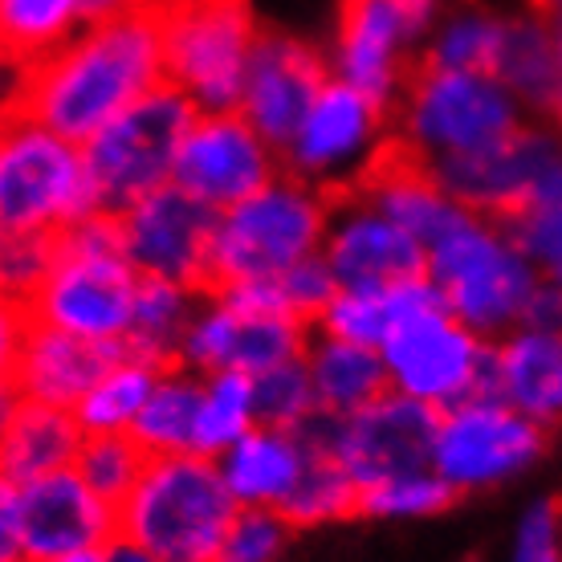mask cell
<instances>
[{"label": "cell", "mask_w": 562, "mask_h": 562, "mask_svg": "<svg viewBox=\"0 0 562 562\" xmlns=\"http://www.w3.org/2000/svg\"><path fill=\"white\" fill-rule=\"evenodd\" d=\"M164 82L159 13L135 9L106 21H86L57 54L21 78L16 106L49 131L86 143L114 114H123Z\"/></svg>", "instance_id": "obj_1"}, {"label": "cell", "mask_w": 562, "mask_h": 562, "mask_svg": "<svg viewBox=\"0 0 562 562\" xmlns=\"http://www.w3.org/2000/svg\"><path fill=\"white\" fill-rule=\"evenodd\" d=\"M424 278L464 326L490 342L530 323L547 290L542 269L521 249L514 225L473 209H461L440 237L424 245Z\"/></svg>", "instance_id": "obj_2"}, {"label": "cell", "mask_w": 562, "mask_h": 562, "mask_svg": "<svg viewBox=\"0 0 562 562\" xmlns=\"http://www.w3.org/2000/svg\"><path fill=\"white\" fill-rule=\"evenodd\" d=\"M392 123L395 151L428 171H440L509 139L530 123V111L497 74L440 70L420 61V70L395 99Z\"/></svg>", "instance_id": "obj_3"}, {"label": "cell", "mask_w": 562, "mask_h": 562, "mask_svg": "<svg viewBox=\"0 0 562 562\" xmlns=\"http://www.w3.org/2000/svg\"><path fill=\"white\" fill-rule=\"evenodd\" d=\"M139 285L143 273L131 266L114 216L94 212L54 240V261L25 310L33 323L123 351Z\"/></svg>", "instance_id": "obj_4"}, {"label": "cell", "mask_w": 562, "mask_h": 562, "mask_svg": "<svg viewBox=\"0 0 562 562\" xmlns=\"http://www.w3.org/2000/svg\"><path fill=\"white\" fill-rule=\"evenodd\" d=\"M237 509L212 457H147L135 490L119 502V535L159 562H221Z\"/></svg>", "instance_id": "obj_5"}, {"label": "cell", "mask_w": 562, "mask_h": 562, "mask_svg": "<svg viewBox=\"0 0 562 562\" xmlns=\"http://www.w3.org/2000/svg\"><path fill=\"white\" fill-rule=\"evenodd\" d=\"M330 204L335 196L318 192L314 183L278 171L254 196L216 212L209 285L237 290L254 281H273L285 269L318 257Z\"/></svg>", "instance_id": "obj_6"}, {"label": "cell", "mask_w": 562, "mask_h": 562, "mask_svg": "<svg viewBox=\"0 0 562 562\" xmlns=\"http://www.w3.org/2000/svg\"><path fill=\"white\" fill-rule=\"evenodd\" d=\"M82 143L37 123L21 106L0 111V233L57 240L94 216Z\"/></svg>", "instance_id": "obj_7"}, {"label": "cell", "mask_w": 562, "mask_h": 562, "mask_svg": "<svg viewBox=\"0 0 562 562\" xmlns=\"http://www.w3.org/2000/svg\"><path fill=\"white\" fill-rule=\"evenodd\" d=\"M164 82L196 111H237L240 86L266 29L249 0H159Z\"/></svg>", "instance_id": "obj_8"}, {"label": "cell", "mask_w": 562, "mask_h": 562, "mask_svg": "<svg viewBox=\"0 0 562 562\" xmlns=\"http://www.w3.org/2000/svg\"><path fill=\"white\" fill-rule=\"evenodd\" d=\"M387 392L445 412L490 383V338L464 326L440 297L432 281L380 338Z\"/></svg>", "instance_id": "obj_9"}, {"label": "cell", "mask_w": 562, "mask_h": 562, "mask_svg": "<svg viewBox=\"0 0 562 562\" xmlns=\"http://www.w3.org/2000/svg\"><path fill=\"white\" fill-rule=\"evenodd\" d=\"M392 151V106L338 78H326L281 147V171L314 183L326 196H347L359 192Z\"/></svg>", "instance_id": "obj_10"}, {"label": "cell", "mask_w": 562, "mask_h": 562, "mask_svg": "<svg viewBox=\"0 0 562 562\" xmlns=\"http://www.w3.org/2000/svg\"><path fill=\"white\" fill-rule=\"evenodd\" d=\"M192 119L196 106L171 86H159L123 114H114L102 131H94L82 143V155L99 212L119 216L135 200L168 188L183 131L192 127Z\"/></svg>", "instance_id": "obj_11"}, {"label": "cell", "mask_w": 562, "mask_h": 562, "mask_svg": "<svg viewBox=\"0 0 562 562\" xmlns=\"http://www.w3.org/2000/svg\"><path fill=\"white\" fill-rule=\"evenodd\" d=\"M547 452V428L509 408L493 392H477L436 412L432 469L457 497L506 490L521 481Z\"/></svg>", "instance_id": "obj_12"}, {"label": "cell", "mask_w": 562, "mask_h": 562, "mask_svg": "<svg viewBox=\"0 0 562 562\" xmlns=\"http://www.w3.org/2000/svg\"><path fill=\"white\" fill-rule=\"evenodd\" d=\"M310 335H314V326L294 314L254 306L228 290L209 285V290H200L176 363L192 367L200 375H209V371L266 375L273 367L302 359Z\"/></svg>", "instance_id": "obj_13"}, {"label": "cell", "mask_w": 562, "mask_h": 562, "mask_svg": "<svg viewBox=\"0 0 562 562\" xmlns=\"http://www.w3.org/2000/svg\"><path fill=\"white\" fill-rule=\"evenodd\" d=\"M457 204L497 221H514L526 209L562 192V135L550 123H526L509 139L461 164L432 171Z\"/></svg>", "instance_id": "obj_14"}, {"label": "cell", "mask_w": 562, "mask_h": 562, "mask_svg": "<svg viewBox=\"0 0 562 562\" xmlns=\"http://www.w3.org/2000/svg\"><path fill=\"white\" fill-rule=\"evenodd\" d=\"M424 25L428 21L400 0H342L326 49L330 78L395 106L412 74L420 70Z\"/></svg>", "instance_id": "obj_15"}, {"label": "cell", "mask_w": 562, "mask_h": 562, "mask_svg": "<svg viewBox=\"0 0 562 562\" xmlns=\"http://www.w3.org/2000/svg\"><path fill=\"white\" fill-rule=\"evenodd\" d=\"M281 171V151L240 111H196L183 131L171 183L204 209L225 212Z\"/></svg>", "instance_id": "obj_16"}, {"label": "cell", "mask_w": 562, "mask_h": 562, "mask_svg": "<svg viewBox=\"0 0 562 562\" xmlns=\"http://www.w3.org/2000/svg\"><path fill=\"white\" fill-rule=\"evenodd\" d=\"M310 428L359 490L432 464L436 412L395 392L351 416H318Z\"/></svg>", "instance_id": "obj_17"}, {"label": "cell", "mask_w": 562, "mask_h": 562, "mask_svg": "<svg viewBox=\"0 0 562 562\" xmlns=\"http://www.w3.org/2000/svg\"><path fill=\"white\" fill-rule=\"evenodd\" d=\"M114 225H119V240L127 249L131 266L143 278L209 290L216 212L192 200L183 188L168 183L151 196L135 200L131 209L114 216Z\"/></svg>", "instance_id": "obj_18"}, {"label": "cell", "mask_w": 562, "mask_h": 562, "mask_svg": "<svg viewBox=\"0 0 562 562\" xmlns=\"http://www.w3.org/2000/svg\"><path fill=\"white\" fill-rule=\"evenodd\" d=\"M16 502H21V538L29 562L99 554L119 535V509L90 490L74 473V464L21 481Z\"/></svg>", "instance_id": "obj_19"}, {"label": "cell", "mask_w": 562, "mask_h": 562, "mask_svg": "<svg viewBox=\"0 0 562 562\" xmlns=\"http://www.w3.org/2000/svg\"><path fill=\"white\" fill-rule=\"evenodd\" d=\"M323 261L338 285H395L424 278V245L367 196H335L323 237Z\"/></svg>", "instance_id": "obj_20"}, {"label": "cell", "mask_w": 562, "mask_h": 562, "mask_svg": "<svg viewBox=\"0 0 562 562\" xmlns=\"http://www.w3.org/2000/svg\"><path fill=\"white\" fill-rule=\"evenodd\" d=\"M326 78H330V66L318 45L302 42L294 33L266 29L254 49L245 86H240L237 111L261 131V139H269L281 151L314 94L326 86Z\"/></svg>", "instance_id": "obj_21"}, {"label": "cell", "mask_w": 562, "mask_h": 562, "mask_svg": "<svg viewBox=\"0 0 562 562\" xmlns=\"http://www.w3.org/2000/svg\"><path fill=\"white\" fill-rule=\"evenodd\" d=\"M485 392L550 432L562 420V323H521L493 338Z\"/></svg>", "instance_id": "obj_22"}, {"label": "cell", "mask_w": 562, "mask_h": 562, "mask_svg": "<svg viewBox=\"0 0 562 562\" xmlns=\"http://www.w3.org/2000/svg\"><path fill=\"white\" fill-rule=\"evenodd\" d=\"M318 452V440L310 428H278V424H257L216 457L221 477L240 509H281L290 506L310 461Z\"/></svg>", "instance_id": "obj_23"}, {"label": "cell", "mask_w": 562, "mask_h": 562, "mask_svg": "<svg viewBox=\"0 0 562 562\" xmlns=\"http://www.w3.org/2000/svg\"><path fill=\"white\" fill-rule=\"evenodd\" d=\"M111 359L114 347H102V342L66 335L57 326L29 318L25 342H21L13 367V387L21 392V400L74 412Z\"/></svg>", "instance_id": "obj_24"}, {"label": "cell", "mask_w": 562, "mask_h": 562, "mask_svg": "<svg viewBox=\"0 0 562 562\" xmlns=\"http://www.w3.org/2000/svg\"><path fill=\"white\" fill-rule=\"evenodd\" d=\"M302 363H306L310 383H314L318 416H351V412L375 404L380 395H387V371H383L375 347L314 330Z\"/></svg>", "instance_id": "obj_25"}, {"label": "cell", "mask_w": 562, "mask_h": 562, "mask_svg": "<svg viewBox=\"0 0 562 562\" xmlns=\"http://www.w3.org/2000/svg\"><path fill=\"white\" fill-rule=\"evenodd\" d=\"M493 74L518 94L530 114L547 111L562 74V29L542 9L509 13Z\"/></svg>", "instance_id": "obj_26"}, {"label": "cell", "mask_w": 562, "mask_h": 562, "mask_svg": "<svg viewBox=\"0 0 562 562\" xmlns=\"http://www.w3.org/2000/svg\"><path fill=\"white\" fill-rule=\"evenodd\" d=\"M359 192H367V196L392 216L395 225L408 228L420 245L440 237L445 225L464 209V204H457V200L449 196V188L436 180L432 171L400 151L387 155V164H383Z\"/></svg>", "instance_id": "obj_27"}, {"label": "cell", "mask_w": 562, "mask_h": 562, "mask_svg": "<svg viewBox=\"0 0 562 562\" xmlns=\"http://www.w3.org/2000/svg\"><path fill=\"white\" fill-rule=\"evenodd\" d=\"M82 424L66 408H49V404H33L21 400L9 432L0 440V469L21 485V481L45 477L57 469H70L82 445Z\"/></svg>", "instance_id": "obj_28"}, {"label": "cell", "mask_w": 562, "mask_h": 562, "mask_svg": "<svg viewBox=\"0 0 562 562\" xmlns=\"http://www.w3.org/2000/svg\"><path fill=\"white\" fill-rule=\"evenodd\" d=\"M506 16L490 4L477 0H461V4H445L428 16L424 25L420 61L424 66H440V70H481L493 74L497 66V49L506 37Z\"/></svg>", "instance_id": "obj_29"}, {"label": "cell", "mask_w": 562, "mask_h": 562, "mask_svg": "<svg viewBox=\"0 0 562 562\" xmlns=\"http://www.w3.org/2000/svg\"><path fill=\"white\" fill-rule=\"evenodd\" d=\"M86 21V0H0V61L33 70Z\"/></svg>", "instance_id": "obj_30"}, {"label": "cell", "mask_w": 562, "mask_h": 562, "mask_svg": "<svg viewBox=\"0 0 562 562\" xmlns=\"http://www.w3.org/2000/svg\"><path fill=\"white\" fill-rule=\"evenodd\" d=\"M196 408H200V371L168 363L159 371L139 420L131 428L135 445L147 457H180L196 452Z\"/></svg>", "instance_id": "obj_31"}, {"label": "cell", "mask_w": 562, "mask_h": 562, "mask_svg": "<svg viewBox=\"0 0 562 562\" xmlns=\"http://www.w3.org/2000/svg\"><path fill=\"white\" fill-rule=\"evenodd\" d=\"M164 367L168 363H155L147 355L127 351V347L114 351V359L102 367L94 387L74 408L82 432H131Z\"/></svg>", "instance_id": "obj_32"}, {"label": "cell", "mask_w": 562, "mask_h": 562, "mask_svg": "<svg viewBox=\"0 0 562 562\" xmlns=\"http://www.w3.org/2000/svg\"><path fill=\"white\" fill-rule=\"evenodd\" d=\"M428 290V278L395 281V285H338L323 314L314 318L318 335H335L347 342H363V347H380L387 326Z\"/></svg>", "instance_id": "obj_33"}, {"label": "cell", "mask_w": 562, "mask_h": 562, "mask_svg": "<svg viewBox=\"0 0 562 562\" xmlns=\"http://www.w3.org/2000/svg\"><path fill=\"white\" fill-rule=\"evenodd\" d=\"M261 424L257 412V380L245 371H209L200 375V408H196V452L221 457L240 436Z\"/></svg>", "instance_id": "obj_34"}, {"label": "cell", "mask_w": 562, "mask_h": 562, "mask_svg": "<svg viewBox=\"0 0 562 562\" xmlns=\"http://www.w3.org/2000/svg\"><path fill=\"white\" fill-rule=\"evenodd\" d=\"M196 302H200V290H192V285L143 278L135 310H131L127 351L147 355V359H155V363H176L183 330H188V323H192Z\"/></svg>", "instance_id": "obj_35"}, {"label": "cell", "mask_w": 562, "mask_h": 562, "mask_svg": "<svg viewBox=\"0 0 562 562\" xmlns=\"http://www.w3.org/2000/svg\"><path fill=\"white\" fill-rule=\"evenodd\" d=\"M452 502H461L457 493L449 490V481L436 473L432 464L428 469H416V473H400V477L375 481L359 490V518L371 521H424L445 514Z\"/></svg>", "instance_id": "obj_36"}, {"label": "cell", "mask_w": 562, "mask_h": 562, "mask_svg": "<svg viewBox=\"0 0 562 562\" xmlns=\"http://www.w3.org/2000/svg\"><path fill=\"white\" fill-rule=\"evenodd\" d=\"M314 432V428H310ZM318 440V436H314ZM359 514V485L347 477V469L318 445L314 461H310L306 477L297 485V493L285 506V518L294 521L297 530H318L330 521H347Z\"/></svg>", "instance_id": "obj_37"}, {"label": "cell", "mask_w": 562, "mask_h": 562, "mask_svg": "<svg viewBox=\"0 0 562 562\" xmlns=\"http://www.w3.org/2000/svg\"><path fill=\"white\" fill-rule=\"evenodd\" d=\"M143 464H147V452L135 445L131 432H86L74 457V473L119 509V502L135 490Z\"/></svg>", "instance_id": "obj_38"}, {"label": "cell", "mask_w": 562, "mask_h": 562, "mask_svg": "<svg viewBox=\"0 0 562 562\" xmlns=\"http://www.w3.org/2000/svg\"><path fill=\"white\" fill-rule=\"evenodd\" d=\"M257 380V412L261 424H278V428H310L318 420V400H314V383L302 359L281 363Z\"/></svg>", "instance_id": "obj_39"}, {"label": "cell", "mask_w": 562, "mask_h": 562, "mask_svg": "<svg viewBox=\"0 0 562 562\" xmlns=\"http://www.w3.org/2000/svg\"><path fill=\"white\" fill-rule=\"evenodd\" d=\"M297 526L281 509H237L228 526L221 562H281Z\"/></svg>", "instance_id": "obj_40"}, {"label": "cell", "mask_w": 562, "mask_h": 562, "mask_svg": "<svg viewBox=\"0 0 562 562\" xmlns=\"http://www.w3.org/2000/svg\"><path fill=\"white\" fill-rule=\"evenodd\" d=\"M502 562H562V506L535 497L521 509L506 538Z\"/></svg>", "instance_id": "obj_41"}, {"label": "cell", "mask_w": 562, "mask_h": 562, "mask_svg": "<svg viewBox=\"0 0 562 562\" xmlns=\"http://www.w3.org/2000/svg\"><path fill=\"white\" fill-rule=\"evenodd\" d=\"M509 225L518 233L521 249L530 254V261L542 269V278L562 290V192L526 209Z\"/></svg>", "instance_id": "obj_42"}, {"label": "cell", "mask_w": 562, "mask_h": 562, "mask_svg": "<svg viewBox=\"0 0 562 562\" xmlns=\"http://www.w3.org/2000/svg\"><path fill=\"white\" fill-rule=\"evenodd\" d=\"M49 261H54V240L49 237H13V233H0V294L29 302V297L37 294Z\"/></svg>", "instance_id": "obj_43"}, {"label": "cell", "mask_w": 562, "mask_h": 562, "mask_svg": "<svg viewBox=\"0 0 562 562\" xmlns=\"http://www.w3.org/2000/svg\"><path fill=\"white\" fill-rule=\"evenodd\" d=\"M0 562H29L25 538H21V502L16 481L0 469Z\"/></svg>", "instance_id": "obj_44"}, {"label": "cell", "mask_w": 562, "mask_h": 562, "mask_svg": "<svg viewBox=\"0 0 562 562\" xmlns=\"http://www.w3.org/2000/svg\"><path fill=\"white\" fill-rule=\"evenodd\" d=\"M29 330V310L25 302L0 294V380H13L16 355H21V342H25Z\"/></svg>", "instance_id": "obj_45"}, {"label": "cell", "mask_w": 562, "mask_h": 562, "mask_svg": "<svg viewBox=\"0 0 562 562\" xmlns=\"http://www.w3.org/2000/svg\"><path fill=\"white\" fill-rule=\"evenodd\" d=\"M99 562H159L151 550H143L139 542H131V538L114 535L106 547L99 550Z\"/></svg>", "instance_id": "obj_46"}, {"label": "cell", "mask_w": 562, "mask_h": 562, "mask_svg": "<svg viewBox=\"0 0 562 562\" xmlns=\"http://www.w3.org/2000/svg\"><path fill=\"white\" fill-rule=\"evenodd\" d=\"M159 0H86V13L90 21H106V16H123L135 13V9H151Z\"/></svg>", "instance_id": "obj_47"}, {"label": "cell", "mask_w": 562, "mask_h": 562, "mask_svg": "<svg viewBox=\"0 0 562 562\" xmlns=\"http://www.w3.org/2000/svg\"><path fill=\"white\" fill-rule=\"evenodd\" d=\"M16 408H21V392L13 387V380H0V440H4V432H9Z\"/></svg>", "instance_id": "obj_48"}, {"label": "cell", "mask_w": 562, "mask_h": 562, "mask_svg": "<svg viewBox=\"0 0 562 562\" xmlns=\"http://www.w3.org/2000/svg\"><path fill=\"white\" fill-rule=\"evenodd\" d=\"M547 114H550V127L562 135V74H559V86H554V99H550Z\"/></svg>", "instance_id": "obj_49"}, {"label": "cell", "mask_w": 562, "mask_h": 562, "mask_svg": "<svg viewBox=\"0 0 562 562\" xmlns=\"http://www.w3.org/2000/svg\"><path fill=\"white\" fill-rule=\"evenodd\" d=\"M400 4H404V9H412L416 16H424V21H428L436 9H440V0H400Z\"/></svg>", "instance_id": "obj_50"}, {"label": "cell", "mask_w": 562, "mask_h": 562, "mask_svg": "<svg viewBox=\"0 0 562 562\" xmlns=\"http://www.w3.org/2000/svg\"><path fill=\"white\" fill-rule=\"evenodd\" d=\"M538 9H542V13L562 29V0H538Z\"/></svg>", "instance_id": "obj_51"}, {"label": "cell", "mask_w": 562, "mask_h": 562, "mask_svg": "<svg viewBox=\"0 0 562 562\" xmlns=\"http://www.w3.org/2000/svg\"><path fill=\"white\" fill-rule=\"evenodd\" d=\"M42 562H99V554H70V559H42Z\"/></svg>", "instance_id": "obj_52"}]
</instances>
